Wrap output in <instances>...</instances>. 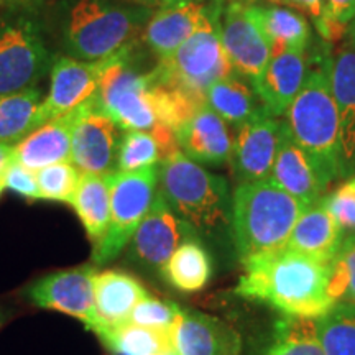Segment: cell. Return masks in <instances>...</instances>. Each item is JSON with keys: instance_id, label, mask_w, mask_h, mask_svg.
I'll return each instance as SVG.
<instances>
[{"instance_id": "obj_19", "label": "cell", "mask_w": 355, "mask_h": 355, "mask_svg": "<svg viewBox=\"0 0 355 355\" xmlns=\"http://www.w3.org/2000/svg\"><path fill=\"white\" fill-rule=\"evenodd\" d=\"M270 180L306 206H313L321 201L329 188L322 181L308 153L291 139L285 121H283L282 141Z\"/></svg>"}, {"instance_id": "obj_15", "label": "cell", "mask_w": 355, "mask_h": 355, "mask_svg": "<svg viewBox=\"0 0 355 355\" xmlns=\"http://www.w3.org/2000/svg\"><path fill=\"white\" fill-rule=\"evenodd\" d=\"M96 275V265L61 270L37 279L26 290V296L38 308L60 311L79 319L89 331L94 322Z\"/></svg>"}, {"instance_id": "obj_31", "label": "cell", "mask_w": 355, "mask_h": 355, "mask_svg": "<svg viewBox=\"0 0 355 355\" xmlns=\"http://www.w3.org/2000/svg\"><path fill=\"white\" fill-rule=\"evenodd\" d=\"M263 355H324L316 319L285 316L277 321Z\"/></svg>"}, {"instance_id": "obj_44", "label": "cell", "mask_w": 355, "mask_h": 355, "mask_svg": "<svg viewBox=\"0 0 355 355\" xmlns=\"http://www.w3.org/2000/svg\"><path fill=\"white\" fill-rule=\"evenodd\" d=\"M345 38H349V40H352V42H355V17H354V20L350 21V25H349V28H347V35H345Z\"/></svg>"}, {"instance_id": "obj_45", "label": "cell", "mask_w": 355, "mask_h": 355, "mask_svg": "<svg viewBox=\"0 0 355 355\" xmlns=\"http://www.w3.org/2000/svg\"><path fill=\"white\" fill-rule=\"evenodd\" d=\"M194 2L199 3H211V2H217V3H227L230 0H194Z\"/></svg>"}, {"instance_id": "obj_17", "label": "cell", "mask_w": 355, "mask_h": 355, "mask_svg": "<svg viewBox=\"0 0 355 355\" xmlns=\"http://www.w3.org/2000/svg\"><path fill=\"white\" fill-rule=\"evenodd\" d=\"M175 139L178 148L199 165L222 166L229 163L232 135L227 123L206 104L176 128Z\"/></svg>"}, {"instance_id": "obj_21", "label": "cell", "mask_w": 355, "mask_h": 355, "mask_svg": "<svg viewBox=\"0 0 355 355\" xmlns=\"http://www.w3.org/2000/svg\"><path fill=\"white\" fill-rule=\"evenodd\" d=\"M148 291L137 278L121 270L97 272L94 279V322L92 332L130 321L132 311Z\"/></svg>"}, {"instance_id": "obj_30", "label": "cell", "mask_w": 355, "mask_h": 355, "mask_svg": "<svg viewBox=\"0 0 355 355\" xmlns=\"http://www.w3.org/2000/svg\"><path fill=\"white\" fill-rule=\"evenodd\" d=\"M94 334L115 355H158L171 349L170 332L150 329L130 321L121 326L102 327Z\"/></svg>"}, {"instance_id": "obj_2", "label": "cell", "mask_w": 355, "mask_h": 355, "mask_svg": "<svg viewBox=\"0 0 355 355\" xmlns=\"http://www.w3.org/2000/svg\"><path fill=\"white\" fill-rule=\"evenodd\" d=\"M153 12L123 0H60L53 25L64 55L97 61L139 42Z\"/></svg>"}, {"instance_id": "obj_38", "label": "cell", "mask_w": 355, "mask_h": 355, "mask_svg": "<svg viewBox=\"0 0 355 355\" xmlns=\"http://www.w3.org/2000/svg\"><path fill=\"white\" fill-rule=\"evenodd\" d=\"M355 17V0H324V19L316 28L326 40H339L347 35Z\"/></svg>"}, {"instance_id": "obj_3", "label": "cell", "mask_w": 355, "mask_h": 355, "mask_svg": "<svg viewBox=\"0 0 355 355\" xmlns=\"http://www.w3.org/2000/svg\"><path fill=\"white\" fill-rule=\"evenodd\" d=\"M158 189L170 207L196 230L202 242L235 250L232 194L227 180L176 150L158 165Z\"/></svg>"}, {"instance_id": "obj_7", "label": "cell", "mask_w": 355, "mask_h": 355, "mask_svg": "<svg viewBox=\"0 0 355 355\" xmlns=\"http://www.w3.org/2000/svg\"><path fill=\"white\" fill-rule=\"evenodd\" d=\"M139 42L112 55L96 96L101 109L121 130L153 133L165 125L159 123L152 69L141 71L137 64Z\"/></svg>"}, {"instance_id": "obj_26", "label": "cell", "mask_w": 355, "mask_h": 355, "mask_svg": "<svg viewBox=\"0 0 355 355\" xmlns=\"http://www.w3.org/2000/svg\"><path fill=\"white\" fill-rule=\"evenodd\" d=\"M254 10L272 56L288 50H306L311 42V25L303 13L278 3L254 2Z\"/></svg>"}, {"instance_id": "obj_8", "label": "cell", "mask_w": 355, "mask_h": 355, "mask_svg": "<svg viewBox=\"0 0 355 355\" xmlns=\"http://www.w3.org/2000/svg\"><path fill=\"white\" fill-rule=\"evenodd\" d=\"M53 61L55 55L33 12L17 10L0 19V96L38 86Z\"/></svg>"}, {"instance_id": "obj_20", "label": "cell", "mask_w": 355, "mask_h": 355, "mask_svg": "<svg viewBox=\"0 0 355 355\" xmlns=\"http://www.w3.org/2000/svg\"><path fill=\"white\" fill-rule=\"evenodd\" d=\"M331 86L340 130L343 180L355 175V42L345 40L331 68Z\"/></svg>"}, {"instance_id": "obj_4", "label": "cell", "mask_w": 355, "mask_h": 355, "mask_svg": "<svg viewBox=\"0 0 355 355\" xmlns=\"http://www.w3.org/2000/svg\"><path fill=\"white\" fill-rule=\"evenodd\" d=\"M331 68V58L309 66L300 94L285 114L291 139L308 153L327 186L343 180L339 114L332 96Z\"/></svg>"}, {"instance_id": "obj_10", "label": "cell", "mask_w": 355, "mask_h": 355, "mask_svg": "<svg viewBox=\"0 0 355 355\" xmlns=\"http://www.w3.org/2000/svg\"><path fill=\"white\" fill-rule=\"evenodd\" d=\"M193 239H199L196 230L171 209L158 189L152 206L128 243V259L141 268L162 272L173 252Z\"/></svg>"}, {"instance_id": "obj_32", "label": "cell", "mask_w": 355, "mask_h": 355, "mask_svg": "<svg viewBox=\"0 0 355 355\" xmlns=\"http://www.w3.org/2000/svg\"><path fill=\"white\" fill-rule=\"evenodd\" d=\"M316 326L324 355H355V304L336 303Z\"/></svg>"}, {"instance_id": "obj_39", "label": "cell", "mask_w": 355, "mask_h": 355, "mask_svg": "<svg viewBox=\"0 0 355 355\" xmlns=\"http://www.w3.org/2000/svg\"><path fill=\"white\" fill-rule=\"evenodd\" d=\"M3 188L12 189L13 193L20 194V196L28 199H42L40 196V189L37 183V176L35 171L28 170L24 165H20L15 158L8 163L2 175Z\"/></svg>"}, {"instance_id": "obj_40", "label": "cell", "mask_w": 355, "mask_h": 355, "mask_svg": "<svg viewBox=\"0 0 355 355\" xmlns=\"http://www.w3.org/2000/svg\"><path fill=\"white\" fill-rule=\"evenodd\" d=\"M257 2H260V0H257ZM266 2L278 3V6H288L290 8H295V10L308 13L311 19L314 20L316 26L324 19V0H266Z\"/></svg>"}, {"instance_id": "obj_9", "label": "cell", "mask_w": 355, "mask_h": 355, "mask_svg": "<svg viewBox=\"0 0 355 355\" xmlns=\"http://www.w3.org/2000/svg\"><path fill=\"white\" fill-rule=\"evenodd\" d=\"M158 191V165L139 171L114 173L110 189V222L104 239L94 245L92 265L114 261L130 243Z\"/></svg>"}, {"instance_id": "obj_36", "label": "cell", "mask_w": 355, "mask_h": 355, "mask_svg": "<svg viewBox=\"0 0 355 355\" xmlns=\"http://www.w3.org/2000/svg\"><path fill=\"white\" fill-rule=\"evenodd\" d=\"M180 311L181 306L173 301L158 300L148 295L132 311L130 322L150 327V329L171 332V327L175 326L176 319L180 316Z\"/></svg>"}, {"instance_id": "obj_25", "label": "cell", "mask_w": 355, "mask_h": 355, "mask_svg": "<svg viewBox=\"0 0 355 355\" xmlns=\"http://www.w3.org/2000/svg\"><path fill=\"white\" fill-rule=\"evenodd\" d=\"M204 99L207 107L214 110L225 123L234 127L268 114L255 92L254 84L237 73L229 74L227 78L212 84L206 91Z\"/></svg>"}, {"instance_id": "obj_5", "label": "cell", "mask_w": 355, "mask_h": 355, "mask_svg": "<svg viewBox=\"0 0 355 355\" xmlns=\"http://www.w3.org/2000/svg\"><path fill=\"white\" fill-rule=\"evenodd\" d=\"M306 204L272 180L235 184L232 193V241L241 261L285 248Z\"/></svg>"}, {"instance_id": "obj_35", "label": "cell", "mask_w": 355, "mask_h": 355, "mask_svg": "<svg viewBox=\"0 0 355 355\" xmlns=\"http://www.w3.org/2000/svg\"><path fill=\"white\" fill-rule=\"evenodd\" d=\"M329 295L336 303L355 304V234H345L331 263Z\"/></svg>"}, {"instance_id": "obj_16", "label": "cell", "mask_w": 355, "mask_h": 355, "mask_svg": "<svg viewBox=\"0 0 355 355\" xmlns=\"http://www.w3.org/2000/svg\"><path fill=\"white\" fill-rule=\"evenodd\" d=\"M170 337L176 355H239L242 349L237 331L220 319L189 308H181Z\"/></svg>"}, {"instance_id": "obj_6", "label": "cell", "mask_w": 355, "mask_h": 355, "mask_svg": "<svg viewBox=\"0 0 355 355\" xmlns=\"http://www.w3.org/2000/svg\"><path fill=\"white\" fill-rule=\"evenodd\" d=\"M224 7L225 3H206L196 32L170 58L155 63L152 71L159 83L206 101L207 89L234 73L220 38Z\"/></svg>"}, {"instance_id": "obj_27", "label": "cell", "mask_w": 355, "mask_h": 355, "mask_svg": "<svg viewBox=\"0 0 355 355\" xmlns=\"http://www.w3.org/2000/svg\"><path fill=\"white\" fill-rule=\"evenodd\" d=\"M112 175L83 173L71 206L74 207L87 237L97 245L109 229Z\"/></svg>"}, {"instance_id": "obj_18", "label": "cell", "mask_w": 355, "mask_h": 355, "mask_svg": "<svg viewBox=\"0 0 355 355\" xmlns=\"http://www.w3.org/2000/svg\"><path fill=\"white\" fill-rule=\"evenodd\" d=\"M309 71L306 50H288L270 58L268 64L254 81L255 92L272 117H282L300 94Z\"/></svg>"}, {"instance_id": "obj_42", "label": "cell", "mask_w": 355, "mask_h": 355, "mask_svg": "<svg viewBox=\"0 0 355 355\" xmlns=\"http://www.w3.org/2000/svg\"><path fill=\"white\" fill-rule=\"evenodd\" d=\"M135 3L152 8V10H158V8H166V7H175L181 6V3L194 2V0H133Z\"/></svg>"}, {"instance_id": "obj_29", "label": "cell", "mask_w": 355, "mask_h": 355, "mask_svg": "<svg viewBox=\"0 0 355 355\" xmlns=\"http://www.w3.org/2000/svg\"><path fill=\"white\" fill-rule=\"evenodd\" d=\"M44 99L38 86L0 96V144L17 146L38 128V110Z\"/></svg>"}, {"instance_id": "obj_28", "label": "cell", "mask_w": 355, "mask_h": 355, "mask_svg": "<svg viewBox=\"0 0 355 355\" xmlns=\"http://www.w3.org/2000/svg\"><path fill=\"white\" fill-rule=\"evenodd\" d=\"M159 273L178 291H201L209 283L212 275L211 255L202 241L193 239L181 243L173 252Z\"/></svg>"}, {"instance_id": "obj_41", "label": "cell", "mask_w": 355, "mask_h": 355, "mask_svg": "<svg viewBox=\"0 0 355 355\" xmlns=\"http://www.w3.org/2000/svg\"><path fill=\"white\" fill-rule=\"evenodd\" d=\"M40 0H0V7L8 10H30L33 12L38 7Z\"/></svg>"}, {"instance_id": "obj_43", "label": "cell", "mask_w": 355, "mask_h": 355, "mask_svg": "<svg viewBox=\"0 0 355 355\" xmlns=\"http://www.w3.org/2000/svg\"><path fill=\"white\" fill-rule=\"evenodd\" d=\"M12 159H13V146L0 144V180H2L3 171H6V168L8 166V163H10Z\"/></svg>"}, {"instance_id": "obj_11", "label": "cell", "mask_w": 355, "mask_h": 355, "mask_svg": "<svg viewBox=\"0 0 355 355\" xmlns=\"http://www.w3.org/2000/svg\"><path fill=\"white\" fill-rule=\"evenodd\" d=\"M121 128L101 109L97 96L81 104L73 128L71 163L81 173L114 175L117 173Z\"/></svg>"}, {"instance_id": "obj_12", "label": "cell", "mask_w": 355, "mask_h": 355, "mask_svg": "<svg viewBox=\"0 0 355 355\" xmlns=\"http://www.w3.org/2000/svg\"><path fill=\"white\" fill-rule=\"evenodd\" d=\"M220 38L234 73L250 83L259 79L272 51L250 0H230L220 19Z\"/></svg>"}, {"instance_id": "obj_37", "label": "cell", "mask_w": 355, "mask_h": 355, "mask_svg": "<svg viewBox=\"0 0 355 355\" xmlns=\"http://www.w3.org/2000/svg\"><path fill=\"white\" fill-rule=\"evenodd\" d=\"M322 201L344 234H355V175L347 178L336 191L326 194Z\"/></svg>"}, {"instance_id": "obj_48", "label": "cell", "mask_w": 355, "mask_h": 355, "mask_svg": "<svg viewBox=\"0 0 355 355\" xmlns=\"http://www.w3.org/2000/svg\"><path fill=\"white\" fill-rule=\"evenodd\" d=\"M250 2H257V0H250Z\"/></svg>"}, {"instance_id": "obj_13", "label": "cell", "mask_w": 355, "mask_h": 355, "mask_svg": "<svg viewBox=\"0 0 355 355\" xmlns=\"http://www.w3.org/2000/svg\"><path fill=\"white\" fill-rule=\"evenodd\" d=\"M283 121L265 114L235 127L229 165L237 184L270 180L282 141Z\"/></svg>"}, {"instance_id": "obj_34", "label": "cell", "mask_w": 355, "mask_h": 355, "mask_svg": "<svg viewBox=\"0 0 355 355\" xmlns=\"http://www.w3.org/2000/svg\"><path fill=\"white\" fill-rule=\"evenodd\" d=\"M83 173L71 162H61L35 171L40 196L44 201L71 204Z\"/></svg>"}, {"instance_id": "obj_33", "label": "cell", "mask_w": 355, "mask_h": 355, "mask_svg": "<svg viewBox=\"0 0 355 355\" xmlns=\"http://www.w3.org/2000/svg\"><path fill=\"white\" fill-rule=\"evenodd\" d=\"M165 159V150L150 132H123L119 145L117 173L139 171L157 166Z\"/></svg>"}, {"instance_id": "obj_23", "label": "cell", "mask_w": 355, "mask_h": 355, "mask_svg": "<svg viewBox=\"0 0 355 355\" xmlns=\"http://www.w3.org/2000/svg\"><path fill=\"white\" fill-rule=\"evenodd\" d=\"M206 3L188 2L181 6L158 8L146 21L140 42L157 58L166 60L196 32L201 24Z\"/></svg>"}, {"instance_id": "obj_1", "label": "cell", "mask_w": 355, "mask_h": 355, "mask_svg": "<svg viewBox=\"0 0 355 355\" xmlns=\"http://www.w3.org/2000/svg\"><path fill=\"white\" fill-rule=\"evenodd\" d=\"M235 293L263 301L283 316L318 319L336 301L329 295L331 263L282 248L242 261Z\"/></svg>"}, {"instance_id": "obj_47", "label": "cell", "mask_w": 355, "mask_h": 355, "mask_svg": "<svg viewBox=\"0 0 355 355\" xmlns=\"http://www.w3.org/2000/svg\"><path fill=\"white\" fill-rule=\"evenodd\" d=\"M3 189H6V188H3V183H2V180H0V194H2V191Z\"/></svg>"}, {"instance_id": "obj_22", "label": "cell", "mask_w": 355, "mask_h": 355, "mask_svg": "<svg viewBox=\"0 0 355 355\" xmlns=\"http://www.w3.org/2000/svg\"><path fill=\"white\" fill-rule=\"evenodd\" d=\"M81 105L68 114L51 119L13 146V158L32 171L61 162H71L73 128Z\"/></svg>"}, {"instance_id": "obj_24", "label": "cell", "mask_w": 355, "mask_h": 355, "mask_svg": "<svg viewBox=\"0 0 355 355\" xmlns=\"http://www.w3.org/2000/svg\"><path fill=\"white\" fill-rule=\"evenodd\" d=\"M322 199L306 207L300 219L296 220L285 248L326 261V263H332L345 234L337 224L334 216L327 211Z\"/></svg>"}, {"instance_id": "obj_14", "label": "cell", "mask_w": 355, "mask_h": 355, "mask_svg": "<svg viewBox=\"0 0 355 355\" xmlns=\"http://www.w3.org/2000/svg\"><path fill=\"white\" fill-rule=\"evenodd\" d=\"M110 58L83 61L68 55L55 56L51 64L50 91L38 110V127L51 119L68 114L91 99L97 92L101 78L110 63Z\"/></svg>"}, {"instance_id": "obj_46", "label": "cell", "mask_w": 355, "mask_h": 355, "mask_svg": "<svg viewBox=\"0 0 355 355\" xmlns=\"http://www.w3.org/2000/svg\"><path fill=\"white\" fill-rule=\"evenodd\" d=\"M158 355H176V354H175V350H173V349H166V350H163V352L158 354Z\"/></svg>"}]
</instances>
